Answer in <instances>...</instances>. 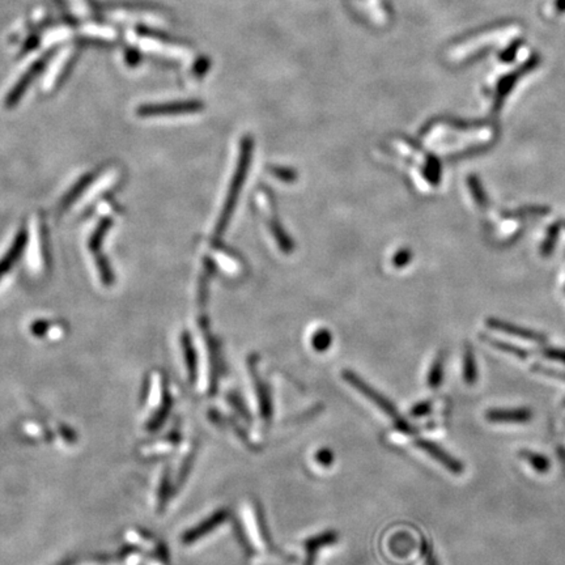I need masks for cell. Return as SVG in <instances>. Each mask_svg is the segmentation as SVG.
<instances>
[{
	"mask_svg": "<svg viewBox=\"0 0 565 565\" xmlns=\"http://www.w3.org/2000/svg\"><path fill=\"white\" fill-rule=\"evenodd\" d=\"M343 379L350 383L351 386L355 390L359 391L361 395H364L367 399H369L373 404H376L381 411L386 413L388 416H390L391 420L397 425V428L399 431L404 432L407 434H413L415 430L410 423L406 422L398 410L395 409V406L391 403L386 397H383L379 391L374 390L370 385H368L365 381L361 380L360 376L355 374L351 370H344L343 372Z\"/></svg>",
	"mask_w": 565,
	"mask_h": 565,
	"instance_id": "1",
	"label": "cell"
},
{
	"mask_svg": "<svg viewBox=\"0 0 565 565\" xmlns=\"http://www.w3.org/2000/svg\"><path fill=\"white\" fill-rule=\"evenodd\" d=\"M52 55V52H46L42 58H40L37 62H34V64L28 68V71L21 76L20 80L16 82V85L13 87V89L8 93V96L6 98V106L7 108H13V106L17 105V103L21 100V97L24 96V93L27 92V89L29 88V85L38 78V75L45 68L46 63L50 59Z\"/></svg>",
	"mask_w": 565,
	"mask_h": 565,
	"instance_id": "2",
	"label": "cell"
},
{
	"mask_svg": "<svg viewBox=\"0 0 565 565\" xmlns=\"http://www.w3.org/2000/svg\"><path fill=\"white\" fill-rule=\"evenodd\" d=\"M249 154H250V145L247 144V145H245V148H244V154H242V157H241V160H240V165H238V169H237L236 177H235L233 185H232L230 193H229V196H228V202H226V207H224V212H223V215L220 217V223H219V226H217V229H216V230H217V236H221V233L224 232L226 223H228V217L230 216L232 211H233V207H235V203H236L237 194H238V191H240V189H241V185H242V182H244V179H245V175H247Z\"/></svg>",
	"mask_w": 565,
	"mask_h": 565,
	"instance_id": "3",
	"label": "cell"
},
{
	"mask_svg": "<svg viewBox=\"0 0 565 565\" xmlns=\"http://www.w3.org/2000/svg\"><path fill=\"white\" fill-rule=\"evenodd\" d=\"M415 445L425 454H428L430 457H432L434 461H437L440 464H442L449 473L454 474V475H461L464 471L463 463L458 461L457 458H454L452 454L445 452L437 443L430 441V440L419 439V440L415 441Z\"/></svg>",
	"mask_w": 565,
	"mask_h": 565,
	"instance_id": "4",
	"label": "cell"
},
{
	"mask_svg": "<svg viewBox=\"0 0 565 565\" xmlns=\"http://www.w3.org/2000/svg\"><path fill=\"white\" fill-rule=\"evenodd\" d=\"M485 419L496 424H524L531 422L533 411L527 407L518 409H494L485 412Z\"/></svg>",
	"mask_w": 565,
	"mask_h": 565,
	"instance_id": "5",
	"label": "cell"
},
{
	"mask_svg": "<svg viewBox=\"0 0 565 565\" xmlns=\"http://www.w3.org/2000/svg\"><path fill=\"white\" fill-rule=\"evenodd\" d=\"M200 106L198 103H161V105H144L138 109V114L140 117H156V115H166V114L187 113V112H196Z\"/></svg>",
	"mask_w": 565,
	"mask_h": 565,
	"instance_id": "6",
	"label": "cell"
},
{
	"mask_svg": "<svg viewBox=\"0 0 565 565\" xmlns=\"http://www.w3.org/2000/svg\"><path fill=\"white\" fill-rule=\"evenodd\" d=\"M228 517V512L226 509H219L216 511L215 513L211 514L210 517H207L205 521H202L200 524L193 527L190 531H187L185 534V543H194L198 539H202L203 536H206L208 533L214 531L216 527H219L220 524H223Z\"/></svg>",
	"mask_w": 565,
	"mask_h": 565,
	"instance_id": "7",
	"label": "cell"
},
{
	"mask_svg": "<svg viewBox=\"0 0 565 565\" xmlns=\"http://www.w3.org/2000/svg\"><path fill=\"white\" fill-rule=\"evenodd\" d=\"M27 241H28L27 230L20 229V232L15 238V242L8 250V253L0 261V279L3 278L10 271V268L13 267L16 261L20 258L24 249H25V245H27Z\"/></svg>",
	"mask_w": 565,
	"mask_h": 565,
	"instance_id": "8",
	"label": "cell"
},
{
	"mask_svg": "<svg viewBox=\"0 0 565 565\" xmlns=\"http://www.w3.org/2000/svg\"><path fill=\"white\" fill-rule=\"evenodd\" d=\"M337 538H338L337 533H322V534L309 538L308 541L302 545L304 550H305V555H307L305 565L311 564L313 559L317 556L318 550L326 547V545H332L334 542H337Z\"/></svg>",
	"mask_w": 565,
	"mask_h": 565,
	"instance_id": "9",
	"label": "cell"
},
{
	"mask_svg": "<svg viewBox=\"0 0 565 565\" xmlns=\"http://www.w3.org/2000/svg\"><path fill=\"white\" fill-rule=\"evenodd\" d=\"M536 64H538V59H536V57H533L530 61L524 63L522 67H520L518 70L511 72L509 75H506L505 78H503V80L500 82L499 87H497V100H503L504 97L506 96V93L512 89L514 82H517L522 75H524V72L533 70Z\"/></svg>",
	"mask_w": 565,
	"mask_h": 565,
	"instance_id": "10",
	"label": "cell"
},
{
	"mask_svg": "<svg viewBox=\"0 0 565 565\" xmlns=\"http://www.w3.org/2000/svg\"><path fill=\"white\" fill-rule=\"evenodd\" d=\"M93 177H94V175H92V173H91V175H84V177H82V178L76 182V185L73 186L71 190L63 198L62 202H61V206H59L61 211L68 208L79 196H82V193H84V190H85L88 186L91 185V182L93 181Z\"/></svg>",
	"mask_w": 565,
	"mask_h": 565,
	"instance_id": "11",
	"label": "cell"
},
{
	"mask_svg": "<svg viewBox=\"0 0 565 565\" xmlns=\"http://www.w3.org/2000/svg\"><path fill=\"white\" fill-rule=\"evenodd\" d=\"M520 455L534 469L536 473L545 474L551 467L550 460L539 453L522 450V452H520Z\"/></svg>",
	"mask_w": 565,
	"mask_h": 565,
	"instance_id": "12",
	"label": "cell"
},
{
	"mask_svg": "<svg viewBox=\"0 0 565 565\" xmlns=\"http://www.w3.org/2000/svg\"><path fill=\"white\" fill-rule=\"evenodd\" d=\"M113 226V221H112V219H109V217L103 219L101 223L97 226L96 230L93 232L91 240H89V249L92 250V253H97V251H98V249L101 247V244H103V237L108 233V230L110 229V226Z\"/></svg>",
	"mask_w": 565,
	"mask_h": 565,
	"instance_id": "13",
	"label": "cell"
},
{
	"mask_svg": "<svg viewBox=\"0 0 565 565\" xmlns=\"http://www.w3.org/2000/svg\"><path fill=\"white\" fill-rule=\"evenodd\" d=\"M463 380L467 385H474L478 380V370L474 359L473 351L467 348L463 360Z\"/></svg>",
	"mask_w": 565,
	"mask_h": 565,
	"instance_id": "14",
	"label": "cell"
},
{
	"mask_svg": "<svg viewBox=\"0 0 565 565\" xmlns=\"http://www.w3.org/2000/svg\"><path fill=\"white\" fill-rule=\"evenodd\" d=\"M442 379H443V358H439L432 365L431 370L428 373L427 383L432 390H436L441 385Z\"/></svg>",
	"mask_w": 565,
	"mask_h": 565,
	"instance_id": "15",
	"label": "cell"
},
{
	"mask_svg": "<svg viewBox=\"0 0 565 565\" xmlns=\"http://www.w3.org/2000/svg\"><path fill=\"white\" fill-rule=\"evenodd\" d=\"M184 351H185L186 365H187V370L190 374V380L194 381L196 373V351L193 348V344L187 335L184 337Z\"/></svg>",
	"mask_w": 565,
	"mask_h": 565,
	"instance_id": "16",
	"label": "cell"
},
{
	"mask_svg": "<svg viewBox=\"0 0 565 565\" xmlns=\"http://www.w3.org/2000/svg\"><path fill=\"white\" fill-rule=\"evenodd\" d=\"M96 261H97V268L100 271V277H101L103 284L105 286H112L114 281V275L108 259L103 256H97Z\"/></svg>",
	"mask_w": 565,
	"mask_h": 565,
	"instance_id": "17",
	"label": "cell"
},
{
	"mask_svg": "<svg viewBox=\"0 0 565 565\" xmlns=\"http://www.w3.org/2000/svg\"><path fill=\"white\" fill-rule=\"evenodd\" d=\"M330 342H331V337H330L329 332L326 330H322L314 335L311 343L316 350L325 351L329 348Z\"/></svg>",
	"mask_w": 565,
	"mask_h": 565,
	"instance_id": "18",
	"label": "cell"
},
{
	"mask_svg": "<svg viewBox=\"0 0 565 565\" xmlns=\"http://www.w3.org/2000/svg\"><path fill=\"white\" fill-rule=\"evenodd\" d=\"M432 402L425 401L420 402L418 404H415L412 407L411 415L413 418H422L424 415H427L428 412L431 411Z\"/></svg>",
	"mask_w": 565,
	"mask_h": 565,
	"instance_id": "19",
	"label": "cell"
},
{
	"mask_svg": "<svg viewBox=\"0 0 565 565\" xmlns=\"http://www.w3.org/2000/svg\"><path fill=\"white\" fill-rule=\"evenodd\" d=\"M422 552L425 559V565H439L436 556L433 554L431 545H428V542H425V541H423Z\"/></svg>",
	"mask_w": 565,
	"mask_h": 565,
	"instance_id": "20",
	"label": "cell"
},
{
	"mask_svg": "<svg viewBox=\"0 0 565 565\" xmlns=\"http://www.w3.org/2000/svg\"><path fill=\"white\" fill-rule=\"evenodd\" d=\"M543 355L547 359L555 360L557 362L565 364V351L547 348V350L543 351Z\"/></svg>",
	"mask_w": 565,
	"mask_h": 565,
	"instance_id": "21",
	"label": "cell"
},
{
	"mask_svg": "<svg viewBox=\"0 0 565 565\" xmlns=\"http://www.w3.org/2000/svg\"><path fill=\"white\" fill-rule=\"evenodd\" d=\"M316 460L322 466L328 467L332 463L334 455H332V453L330 452L329 449H321V452L317 453V455H316Z\"/></svg>",
	"mask_w": 565,
	"mask_h": 565,
	"instance_id": "22",
	"label": "cell"
},
{
	"mask_svg": "<svg viewBox=\"0 0 565 565\" xmlns=\"http://www.w3.org/2000/svg\"><path fill=\"white\" fill-rule=\"evenodd\" d=\"M518 47H520V42L512 43V45L500 55V59L504 61V62H511V61H513L514 57H515V52L518 50Z\"/></svg>",
	"mask_w": 565,
	"mask_h": 565,
	"instance_id": "23",
	"label": "cell"
},
{
	"mask_svg": "<svg viewBox=\"0 0 565 565\" xmlns=\"http://www.w3.org/2000/svg\"><path fill=\"white\" fill-rule=\"evenodd\" d=\"M555 7L557 12H565V0H556Z\"/></svg>",
	"mask_w": 565,
	"mask_h": 565,
	"instance_id": "24",
	"label": "cell"
}]
</instances>
